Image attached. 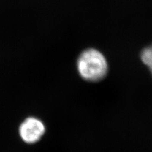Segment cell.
<instances>
[{"label": "cell", "instance_id": "obj_1", "mask_svg": "<svg viewBox=\"0 0 152 152\" xmlns=\"http://www.w3.org/2000/svg\"><path fill=\"white\" fill-rule=\"evenodd\" d=\"M76 68L80 77L90 83L101 81L108 72L105 56L101 51L91 48L80 53L76 61Z\"/></svg>", "mask_w": 152, "mask_h": 152}, {"label": "cell", "instance_id": "obj_2", "mask_svg": "<svg viewBox=\"0 0 152 152\" xmlns=\"http://www.w3.org/2000/svg\"><path fill=\"white\" fill-rule=\"evenodd\" d=\"M45 131L44 124L40 120L29 117L20 126V134L22 139L27 143H34L41 140Z\"/></svg>", "mask_w": 152, "mask_h": 152}]
</instances>
